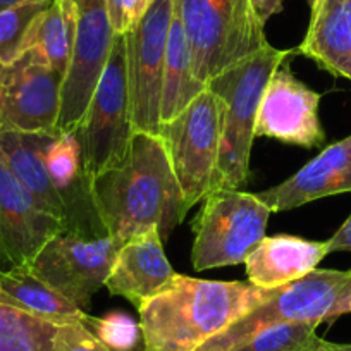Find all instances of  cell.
Returning a JSON list of instances; mask_svg holds the SVG:
<instances>
[{"label": "cell", "instance_id": "1", "mask_svg": "<svg viewBox=\"0 0 351 351\" xmlns=\"http://www.w3.org/2000/svg\"><path fill=\"white\" fill-rule=\"evenodd\" d=\"M90 181L100 221L121 243L150 226L165 241L188 214L164 141L155 134L134 131L123 162Z\"/></svg>", "mask_w": 351, "mask_h": 351}, {"label": "cell", "instance_id": "2", "mask_svg": "<svg viewBox=\"0 0 351 351\" xmlns=\"http://www.w3.org/2000/svg\"><path fill=\"white\" fill-rule=\"evenodd\" d=\"M274 289L250 281H207L176 274L138 308L145 351H195L267 300Z\"/></svg>", "mask_w": 351, "mask_h": 351}, {"label": "cell", "instance_id": "3", "mask_svg": "<svg viewBox=\"0 0 351 351\" xmlns=\"http://www.w3.org/2000/svg\"><path fill=\"white\" fill-rule=\"evenodd\" d=\"M295 50L271 43L212 77L207 86L222 102V138L217 162V190H239L250 172L255 123L269 80Z\"/></svg>", "mask_w": 351, "mask_h": 351}, {"label": "cell", "instance_id": "4", "mask_svg": "<svg viewBox=\"0 0 351 351\" xmlns=\"http://www.w3.org/2000/svg\"><path fill=\"white\" fill-rule=\"evenodd\" d=\"M350 271H320L315 269L291 285L272 291L267 300L239 317L195 351H231L256 332L281 324L332 322L350 313Z\"/></svg>", "mask_w": 351, "mask_h": 351}, {"label": "cell", "instance_id": "5", "mask_svg": "<svg viewBox=\"0 0 351 351\" xmlns=\"http://www.w3.org/2000/svg\"><path fill=\"white\" fill-rule=\"evenodd\" d=\"M272 210L256 195L241 190H214L193 221L191 263L197 271L245 263L265 238Z\"/></svg>", "mask_w": 351, "mask_h": 351}, {"label": "cell", "instance_id": "6", "mask_svg": "<svg viewBox=\"0 0 351 351\" xmlns=\"http://www.w3.org/2000/svg\"><path fill=\"white\" fill-rule=\"evenodd\" d=\"M188 212L217 190V162L222 138V102L210 88L169 123L160 133Z\"/></svg>", "mask_w": 351, "mask_h": 351}, {"label": "cell", "instance_id": "7", "mask_svg": "<svg viewBox=\"0 0 351 351\" xmlns=\"http://www.w3.org/2000/svg\"><path fill=\"white\" fill-rule=\"evenodd\" d=\"M133 133L126 38L124 35H116L109 62L76 130L84 171L90 180L123 162Z\"/></svg>", "mask_w": 351, "mask_h": 351}, {"label": "cell", "instance_id": "8", "mask_svg": "<svg viewBox=\"0 0 351 351\" xmlns=\"http://www.w3.org/2000/svg\"><path fill=\"white\" fill-rule=\"evenodd\" d=\"M124 243L112 236L81 238L73 232L53 236L29 265L33 276L86 312L93 295L106 286Z\"/></svg>", "mask_w": 351, "mask_h": 351}, {"label": "cell", "instance_id": "9", "mask_svg": "<svg viewBox=\"0 0 351 351\" xmlns=\"http://www.w3.org/2000/svg\"><path fill=\"white\" fill-rule=\"evenodd\" d=\"M174 0H154L126 38L128 86L134 131L160 133V97Z\"/></svg>", "mask_w": 351, "mask_h": 351}, {"label": "cell", "instance_id": "10", "mask_svg": "<svg viewBox=\"0 0 351 351\" xmlns=\"http://www.w3.org/2000/svg\"><path fill=\"white\" fill-rule=\"evenodd\" d=\"M74 4L77 9L76 36L62 81L57 134L80 128L116 40L107 16L106 0H74Z\"/></svg>", "mask_w": 351, "mask_h": 351}, {"label": "cell", "instance_id": "11", "mask_svg": "<svg viewBox=\"0 0 351 351\" xmlns=\"http://www.w3.org/2000/svg\"><path fill=\"white\" fill-rule=\"evenodd\" d=\"M190 43L195 76L208 84L232 64L256 52L246 42L232 0H174Z\"/></svg>", "mask_w": 351, "mask_h": 351}, {"label": "cell", "instance_id": "12", "mask_svg": "<svg viewBox=\"0 0 351 351\" xmlns=\"http://www.w3.org/2000/svg\"><path fill=\"white\" fill-rule=\"evenodd\" d=\"M64 76L25 52L5 71L0 130L57 134Z\"/></svg>", "mask_w": 351, "mask_h": 351}, {"label": "cell", "instance_id": "13", "mask_svg": "<svg viewBox=\"0 0 351 351\" xmlns=\"http://www.w3.org/2000/svg\"><path fill=\"white\" fill-rule=\"evenodd\" d=\"M64 224L47 214L18 181L0 155V271L28 269L40 250L64 232Z\"/></svg>", "mask_w": 351, "mask_h": 351}, {"label": "cell", "instance_id": "14", "mask_svg": "<svg viewBox=\"0 0 351 351\" xmlns=\"http://www.w3.org/2000/svg\"><path fill=\"white\" fill-rule=\"evenodd\" d=\"M320 93L313 92L282 62L269 80L255 123V138H272L303 148L326 140L319 119Z\"/></svg>", "mask_w": 351, "mask_h": 351}, {"label": "cell", "instance_id": "15", "mask_svg": "<svg viewBox=\"0 0 351 351\" xmlns=\"http://www.w3.org/2000/svg\"><path fill=\"white\" fill-rule=\"evenodd\" d=\"M174 276L158 228L150 226L121 246L106 288L110 295L126 298L138 310L145 302L158 295Z\"/></svg>", "mask_w": 351, "mask_h": 351}, {"label": "cell", "instance_id": "16", "mask_svg": "<svg viewBox=\"0 0 351 351\" xmlns=\"http://www.w3.org/2000/svg\"><path fill=\"white\" fill-rule=\"evenodd\" d=\"M351 191V134L324 148L296 174L256 197L274 212L291 210L319 198Z\"/></svg>", "mask_w": 351, "mask_h": 351}, {"label": "cell", "instance_id": "17", "mask_svg": "<svg viewBox=\"0 0 351 351\" xmlns=\"http://www.w3.org/2000/svg\"><path fill=\"white\" fill-rule=\"evenodd\" d=\"M326 255H329L327 241L289 234L265 236L246 256V276L258 288H281L315 271Z\"/></svg>", "mask_w": 351, "mask_h": 351}, {"label": "cell", "instance_id": "18", "mask_svg": "<svg viewBox=\"0 0 351 351\" xmlns=\"http://www.w3.org/2000/svg\"><path fill=\"white\" fill-rule=\"evenodd\" d=\"M53 136L56 134L0 130V155L36 204L67 229L69 208L62 195L53 186L45 162L47 148Z\"/></svg>", "mask_w": 351, "mask_h": 351}, {"label": "cell", "instance_id": "19", "mask_svg": "<svg viewBox=\"0 0 351 351\" xmlns=\"http://www.w3.org/2000/svg\"><path fill=\"white\" fill-rule=\"evenodd\" d=\"M295 53L351 81V0H312L306 35Z\"/></svg>", "mask_w": 351, "mask_h": 351}, {"label": "cell", "instance_id": "20", "mask_svg": "<svg viewBox=\"0 0 351 351\" xmlns=\"http://www.w3.org/2000/svg\"><path fill=\"white\" fill-rule=\"evenodd\" d=\"M207 84L202 83L193 71L190 43L186 40L181 19L176 12L169 26L167 47H165L164 77H162L160 97V124L169 123L183 112Z\"/></svg>", "mask_w": 351, "mask_h": 351}, {"label": "cell", "instance_id": "21", "mask_svg": "<svg viewBox=\"0 0 351 351\" xmlns=\"http://www.w3.org/2000/svg\"><path fill=\"white\" fill-rule=\"evenodd\" d=\"M0 302L52 324L86 322L88 313L40 281L29 269H14L0 276Z\"/></svg>", "mask_w": 351, "mask_h": 351}, {"label": "cell", "instance_id": "22", "mask_svg": "<svg viewBox=\"0 0 351 351\" xmlns=\"http://www.w3.org/2000/svg\"><path fill=\"white\" fill-rule=\"evenodd\" d=\"M76 23L77 9L74 0H52L33 26L28 50L43 64L66 76L73 56Z\"/></svg>", "mask_w": 351, "mask_h": 351}, {"label": "cell", "instance_id": "23", "mask_svg": "<svg viewBox=\"0 0 351 351\" xmlns=\"http://www.w3.org/2000/svg\"><path fill=\"white\" fill-rule=\"evenodd\" d=\"M57 324L0 302V351H56Z\"/></svg>", "mask_w": 351, "mask_h": 351}, {"label": "cell", "instance_id": "24", "mask_svg": "<svg viewBox=\"0 0 351 351\" xmlns=\"http://www.w3.org/2000/svg\"><path fill=\"white\" fill-rule=\"evenodd\" d=\"M52 0H36L0 11V64L12 66L28 50L36 19Z\"/></svg>", "mask_w": 351, "mask_h": 351}, {"label": "cell", "instance_id": "25", "mask_svg": "<svg viewBox=\"0 0 351 351\" xmlns=\"http://www.w3.org/2000/svg\"><path fill=\"white\" fill-rule=\"evenodd\" d=\"M317 324L296 322L269 327L231 351H302L317 334Z\"/></svg>", "mask_w": 351, "mask_h": 351}, {"label": "cell", "instance_id": "26", "mask_svg": "<svg viewBox=\"0 0 351 351\" xmlns=\"http://www.w3.org/2000/svg\"><path fill=\"white\" fill-rule=\"evenodd\" d=\"M86 324L109 351H145V339L140 322H134L126 313H110L97 319L88 315Z\"/></svg>", "mask_w": 351, "mask_h": 351}, {"label": "cell", "instance_id": "27", "mask_svg": "<svg viewBox=\"0 0 351 351\" xmlns=\"http://www.w3.org/2000/svg\"><path fill=\"white\" fill-rule=\"evenodd\" d=\"M56 351H109L104 341L86 324H59L52 337Z\"/></svg>", "mask_w": 351, "mask_h": 351}, {"label": "cell", "instance_id": "28", "mask_svg": "<svg viewBox=\"0 0 351 351\" xmlns=\"http://www.w3.org/2000/svg\"><path fill=\"white\" fill-rule=\"evenodd\" d=\"M154 0H106L107 16L116 35H128L141 18Z\"/></svg>", "mask_w": 351, "mask_h": 351}, {"label": "cell", "instance_id": "29", "mask_svg": "<svg viewBox=\"0 0 351 351\" xmlns=\"http://www.w3.org/2000/svg\"><path fill=\"white\" fill-rule=\"evenodd\" d=\"M232 5H234V14L238 19L239 29L245 35L246 42L252 45V49L260 50L262 47L269 45L265 33H263V26L260 25L255 11H253L252 0H232Z\"/></svg>", "mask_w": 351, "mask_h": 351}, {"label": "cell", "instance_id": "30", "mask_svg": "<svg viewBox=\"0 0 351 351\" xmlns=\"http://www.w3.org/2000/svg\"><path fill=\"white\" fill-rule=\"evenodd\" d=\"M329 253L332 252H351V215L344 221V224L334 232L330 239H327Z\"/></svg>", "mask_w": 351, "mask_h": 351}, {"label": "cell", "instance_id": "31", "mask_svg": "<svg viewBox=\"0 0 351 351\" xmlns=\"http://www.w3.org/2000/svg\"><path fill=\"white\" fill-rule=\"evenodd\" d=\"M282 2L285 0H252L253 11H255L256 19L262 26L272 18L274 14L282 11Z\"/></svg>", "mask_w": 351, "mask_h": 351}, {"label": "cell", "instance_id": "32", "mask_svg": "<svg viewBox=\"0 0 351 351\" xmlns=\"http://www.w3.org/2000/svg\"><path fill=\"white\" fill-rule=\"evenodd\" d=\"M302 351H351V346L350 344L330 343V341L322 339V337H319L315 334Z\"/></svg>", "mask_w": 351, "mask_h": 351}, {"label": "cell", "instance_id": "33", "mask_svg": "<svg viewBox=\"0 0 351 351\" xmlns=\"http://www.w3.org/2000/svg\"><path fill=\"white\" fill-rule=\"evenodd\" d=\"M26 2H36V0H0V11H5V9L19 4H26Z\"/></svg>", "mask_w": 351, "mask_h": 351}, {"label": "cell", "instance_id": "34", "mask_svg": "<svg viewBox=\"0 0 351 351\" xmlns=\"http://www.w3.org/2000/svg\"><path fill=\"white\" fill-rule=\"evenodd\" d=\"M5 71H8V66H4V64H0V100H2V90H4Z\"/></svg>", "mask_w": 351, "mask_h": 351}, {"label": "cell", "instance_id": "35", "mask_svg": "<svg viewBox=\"0 0 351 351\" xmlns=\"http://www.w3.org/2000/svg\"><path fill=\"white\" fill-rule=\"evenodd\" d=\"M350 313H351V303H350Z\"/></svg>", "mask_w": 351, "mask_h": 351}, {"label": "cell", "instance_id": "36", "mask_svg": "<svg viewBox=\"0 0 351 351\" xmlns=\"http://www.w3.org/2000/svg\"><path fill=\"white\" fill-rule=\"evenodd\" d=\"M0 276H2V271H0Z\"/></svg>", "mask_w": 351, "mask_h": 351}, {"label": "cell", "instance_id": "37", "mask_svg": "<svg viewBox=\"0 0 351 351\" xmlns=\"http://www.w3.org/2000/svg\"><path fill=\"white\" fill-rule=\"evenodd\" d=\"M350 346H351V344H350Z\"/></svg>", "mask_w": 351, "mask_h": 351}]
</instances>
